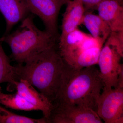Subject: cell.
<instances>
[{"mask_svg":"<svg viewBox=\"0 0 123 123\" xmlns=\"http://www.w3.org/2000/svg\"><path fill=\"white\" fill-rule=\"evenodd\" d=\"M49 123H102L97 112L90 108L73 104H54Z\"/></svg>","mask_w":123,"mask_h":123,"instance_id":"6","label":"cell"},{"mask_svg":"<svg viewBox=\"0 0 123 123\" xmlns=\"http://www.w3.org/2000/svg\"><path fill=\"white\" fill-rule=\"evenodd\" d=\"M103 47L97 46L84 51L77 56L70 66L77 69H81L98 64Z\"/></svg>","mask_w":123,"mask_h":123,"instance_id":"15","label":"cell"},{"mask_svg":"<svg viewBox=\"0 0 123 123\" xmlns=\"http://www.w3.org/2000/svg\"><path fill=\"white\" fill-rule=\"evenodd\" d=\"M123 56L115 46L106 41L101 49L98 63L103 83V89L117 88L119 74L123 70L121 62Z\"/></svg>","mask_w":123,"mask_h":123,"instance_id":"4","label":"cell"},{"mask_svg":"<svg viewBox=\"0 0 123 123\" xmlns=\"http://www.w3.org/2000/svg\"><path fill=\"white\" fill-rule=\"evenodd\" d=\"M19 81L17 66H12L0 42V84L8 82V88Z\"/></svg>","mask_w":123,"mask_h":123,"instance_id":"13","label":"cell"},{"mask_svg":"<svg viewBox=\"0 0 123 123\" xmlns=\"http://www.w3.org/2000/svg\"><path fill=\"white\" fill-rule=\"evenodd\" d=\"M12 86L17 90V93L37 108L38 111H42L43 117L49 123L53 106L47 98L38 92L32 85L24 79L14 82Z\"/></svg>","mask_w":123,"mask_h":123,"instance_id":"8","label":"cell"},{"mask_svg":"<svg viewBox=\"0 0 123 123\" xmlns=\"http://www.w3.org/2000/svg\"><path fill=\"white\" fill-rule=\"evenodd\" d=\"M84 4L85 10L97 9L98 5L104 0H81Z\"/></svg>","mask_w":123,"mask_h":123,"instance_id":"18","label":"cell"},{"mask_svg":"<svg viewBox=\"0 0 123 123\" xmlns=\"http://www.w3.org/2000/svg\"><path fill=\"white\" fill-rule=\"evenodd\" d=\"M17 65L18 76L26 80L53 103L61 83L64 61L56 44Z\"/></svg>","mask_w":123,"mask_h":123,"instance_id":"2","label":"cell"},{"mask_svg":"<svg viewBox=\"0 0 123 123\" xmlns=\"http://www.w3.org/2000/svg\"><path fill=\"white\" fill-rule=\"evenodd\" d=\"M0 123H48L44 117L36 119L14 114L0 105Z\"/></svg>","mask_w":123,"mask_h":123,"instance_id":"16","label":"cell"},{"mask_svg":"<svg viewBox=\"0 0 123 123\" xmlns=\"http://www.w3.org/2000/svg\"><path fill=\"white\" fill-rule=\"evenodd\" d=\"M106 41L115 46L123 55V31H111Z\"/></svg>","mask_w":123,"mask_h":123,"instance_id":"17","label":"cell"},{"mask_svg":"<svg viewBox=\"0 0 123 123\" xmlns=\"http://www.w3.org/2000/svg\"><path fill=\"white\" fill-rule=\"evenodd\" d=\"M98 15L111 31H123V0H104L97 8Z\"/></svg>","mask_w":123,"mask_h":123,"instance_id":"9","label":"cell"},{"mask_svg":"<svg viewBox=\"0 0 123 123\" xmlns=\"http://www.w3.org/2000/svg\"><path fill=\"white\" fill-rule=\"evenodd\" d=\"M103 87L99 70L94 65L77 69L65 63L60 86L53 104H73L97 112Z\"/></svg>","mask_w":123,"mask_h":123,"instance_id":"1","label":"cell"},{"mask_svg":"<svg viewBox=\"0 0 123 123\" xmlns=\"http://www.w3.org/2000/svg\"><path fill=\"white\" fill-rule=\"evenodd\" d=\"M98 102L97 114L105 123H123V88L103 89Z\"/></svg>","mask_w":123,"mask_h":123,"instance_id":"5","label":"cell"},{"mask_svg":"<svg viewBox=\"0 0 123 123\" xmlns=\"http://www.w3.org/2000/svg\"><path fill=\"white\" fill-rule=\"evenodd\" d=\"M0 104L14 110L30 111H38L37 108L31 104L17 93L7 94L2 92L0 87Z\"/></svg>","mask_w":123,"mask_h":123,"instance_id":"14","label":"cell"},{"mask_svg":"<svg viewBox=\"0 0 123 123\" xmlns=\"http://www.w3.org/2000/svg\"><path fill=\"white\" fill-rule=\"evenodd\" d=\"M0 11L6 22L5 34L29 12L25 0H0Z\"/></svg>","mask_w":123,"mask_h":123,"instance_id":"11","label":"cell"},{"mask_svg":"<svg viewBox=\"0 0 123 123\" xmlns=\"http://www.w3.org/2000/svg\"><path fill=\"white\" fill-rule=\"evenodd\" d=\"M29 11L38 16L47 32L55 39L58 37L57 21L60 10L68 0H25Z\"/></svg>","mask_w":123,"mask_h":123,"instance_id":"7","label":"cell"},{"mask_svg":"<svg viewBox=\"0 0 123 123\" xmlns=\"http://www.w3.org/2000/svg\"><path fill=\"white\" fill-rule=\"evenodd\" d=\"M81 24L88 29L91 35L102 44H104L111 31L98 15L93 14H85Z\"/></svg>","mask_w":123,"mask_h":123,"instance_id":"12","label":"cell"},{"mask_svg":"<svg viewBox=\"0 0 123 123\" xmlns=\"http://www.w3.org/2000/svg\"><path fill=\"white\" fill-rule=\"evenodd\" d=\"M62 25V33L59 41L63 39L81 25L85 9L81 0H68L66 4Z\"/></svg>","mask_w":123,"mask_h":123,"instance_id":"10","label":"cell"},{"mask_svg":"<svg viewBox=\"0 0 123 123\" xmlns=\"http://www.w3.org/2000/svg\"><path fill=\"white\" fill-rule=\"evenodd\" d=\"M56 41L46 31L37 28L32 17L23 18L17 31L0 39V42L9 46L12 57L18 65H23L29 58L54 46Z\"/></svg>","mask_w":123,"mask_h":123,"instance_id":"3","label":"cell"}]
</instances>
